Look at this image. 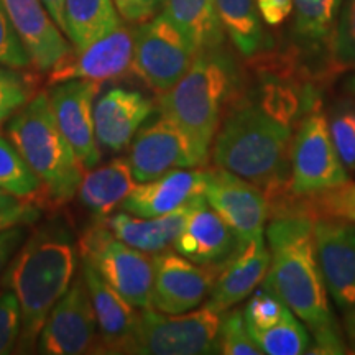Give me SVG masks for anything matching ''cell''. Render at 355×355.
<instances>
[{
  "mask_svg": "<svg viewBox=\"0 0 355 355\" xmlns=\"http://www.w3.org/2000/svg\"><path fill=\"white\" fill-rule=\"evenodd\" d=\"M303 94L290 81L265 76L239 97L212 141L216 166L260 188H279L286 176Z\"/></svg>",
  "mask_w": 355,
  "mask_h": 355,
  "instance_id": "1",
  "label": "cell"
},
{
  "mask_svg": "<svg viewBox=\"0 0 355 355\" xmlns=\"http://www.w3.org/2000/svg\"><path fill=\"white\" fill-rule=\"evenodd\" d=\"M272 260L265 286L282 298L313 332L311 354H345L343 336L327 304V288L319 266L313 220L306 216H282L266 229Z\"/></svg>",
  "mask_w": 355,
  "mask_h": 355,
  "instance_id": "2",
  "label": "cell"
},
{
  "mask_svg": "<svg viewBox=\"0 0 355 355\" xmlns=\"http://www.w3.org/2000/svg\"><path fill=\"white\" fill-rule=\"evenodd\" d=\"M74 272L76 250L63 230H38L13 255L3 272L2 285L15 293L20 303L19 352L37 349L44 321L68 291Z\"/></svg>",
  "mask_w": 355,
  "mask_h": 355,
  "instance_id": "3",
  "label": "cell"
},
{
  "mask_svg": "<svg viewBox=\"0 0 355 355\" xmlns=\"http://www.w3.org/2000/svg\"><path fill=\"white\" fill-rule=\"evenodd\" d=\"M237 86V66L222 46L199 51L184 76L159 97V110L183 128L198 152L209 159L224 107Z\"/></svg>",
  "mask_w": 355,
  "mask_h": 355,
  "instance_id": "4",
  "label": "cell"
},
{
  "mask_svg": "<svg viewBox=\"0 0 355 355\" xmlns=\"http://www.w3.org/2000/svg\"><path fill=\"white\" fill-rule=\"evenodd\" d=\"M7 135L53 199L68 202L76 196L86 168L58 127L46 92L10 117Z\"/></svg>",
  "mask_w": 355,
  "mask_h": 355,
  "instance_id": "5",
  "label": "cell"
},
{
  "mask_svg": "<svg viewBox=\"0 0 355 355\" xmlns=\"http://www.w3.org/2000/svg\"><path fill=\"white\" fill-rule=\"evenodd\" d=\"M220 311L207 303L183 314L139 313L135 332L123 354L204 355L219 352Z\"/></svg>",
  "mask_w": 355,
  "mask_h": 355,
  "instance_id": "6",
  "label": "cell"
},
{
  "mask_svg": "<svg viewBox=\"0 0 355 355\" xmlns=\"http://www.w3.org/2000/svg\"><path fill=\"white\" fill-rule=\"evenodd\" d=\"M79 254L133 308H152L155 265L146 252L127 245L105 224H96L79 239Z\"/></svg>",
  "mask_w": 355,
  "mask_h": 355,
  "instance_id": "7",
  "label": "cell"
},
{
  "mask_svg": "<svg viewBox=\"0 0 355 355\" xmlns=\"http://www.w3.org/2000/svg\"><path fill=\"white\" fill-rule=\"evenodd\" d=\"M290 165V191L295 196H316L349 181L347 170L332 144L327 117L319 105H314L298 123Z\"/></svg>",
  "mask_w": 355,
  "mask_h": 355,
  "instance_id": "8",
  "label": "cell"
},
{
  "mask_svg": "<svg viewBox=\"0 0 355 355\" xmlns=\"http://www.w3.org/2000/svg\"><path fill=\"white\" fill-rule=\"evenodd\" d=\"M196 55L189 40L163 13L141 21L133 32V73L162 94L184 76Z\"/></svg>",
  "mask_w": 355,
  "mask_h": 355,
  "instance_id": "9",
  "label": "cell"
},
{
  "mask_svg": "<svg viewBox=\"0 0 355 355\" xmlns=\"http://www.w3.org/2000/svg\"><path fill=\"white\" fill-rule=\"evenodd\" d=\"M128 163L137 183H146L180 168L204 166L207 159L183 128L162 115L133 137Z\"/></svg>",
  "mask_w": 355,
  "mask_h": 355,
  "instance_id": "10",
  "label": "cell"
},
{
  "mask_svg": "<svg viewBox=\"0 0 355 355\" xmlns=\"http://www.w3.org/2000/svg\"><path fill=\"white\" fill-rule=\"evenodd\" d=\"M97 319L84 277L74 278L48 314L37 349L44 355H79L96 347Z\"/></svg>",
  "mask_w": 355,
  "mask_h": 355,
  "instance_id": "11",
  "label": "cell"
},
{
  "mask_svg": "<svg viewBox=\"0 0 355 355\" xmlns=\"http://www.w3.org/2000/svg\"><path fill=\"white\" fill-rule=\"evenodd\" d=\"M204 196L207 204L232 229L239 242L263 235L268 201L260 186L235 173L216 168L207 170Z\"/></svg>",
  "mask_w": 355,
  "mask_h": 355,
  "instance_id": "12",
  "label": "cell"
},
{
  "mask_svg": "<svg viewBox=\"0 0 355 355\" xmlns=\"http://www.w3.org/2000/svg\"><path fill=\"white\" fill-rule=\"evenodd\" d=\"M101 83L73 79L53 84L48 94L55 121L81 159L84 168H94L101 162V146L96 139L94 104Z\"/></svg>",
  "mask_w": 355,
  "mask_h": 355,
  "instance_id": "13",
  "label": "cell"
},
{
  "mask_svg": "<svg viewBox=\"0 0 355 355\" xmlns=\"http://www.w3.org/2000/svg\"><path fill=\"white\" fill-rule=\"evenodd\" d=\"M153 265L152 308L165 314H183L196 309L219 277V265L207 268L165 250L153 257Z\"/></svg>",
  "mask_w": 355,
  "mask_h": 355,
  "instance_id": "14",
  "label": "cell"
},
{
  "mask_svg": "<svg viewBox=\"0 0 355 355\" xmlns=\"http://www.w3.org/2000/svg\"><path fill=\"white\" fill-rule=\"evenodd\" d=\"M132 56L133 32L122 24L83 50H69L50 69L48 83L53 86L73 79L96 83L117 79L132 68Z\"/></svg>",
  "mask_w": 355,
  "mask_h": 355,
  "instance_id": "15",
  "label": "cell"
},
{
  "mask_svg": "<svg viewBox=\"0 0 355 355\" xmlns=\"http://www.w3.org/2000/svg\"><path fill=\"white\" fill-rule=\"evenodd\" d=\"M319 266L334 303L347 311L355 304V222H313Z\"/></svg>",
  "mask_w": 355,
  "mask_h": 355,
  "instance_id": "16",
  "label": "cell"
},
{
  "mask_svg": "<svg viewBox=\"0 0 355 355\" xmlns=\"http://www.w3.org/2000/svg\"><path fill=\"white\" fill-rule=\"evenodd\" d=\"M152 110V101L139 91L125 87L105 91L94 104L97 144L109 152H122L130 145Z\"/></svg>",
  "mask_w": 355,
  "mask_h": 355,
  "instance_id": "17",
  "label": "cell"
},
{
  "mask_svg": "<svg viewBox=\"0 0 355 355\" xmlns=\"http://www.w3.org/2000/svg\"><path fill=\"white\" fill-rule=\"evenodd\" d=\"M270 248L263 235H257L247 242H239L211 290L209 304L225 313L242 300H245L260 283H263L270 268Z\"/></svg>",
  "mask_w": 355,
  "mask_h": 355,
  "instance_id": "18",
  "label": "cell"
},
{
  "mask_svg": "<svg viewBox=\"0 0 355 355\" xmlns=\"http://www.w3.org/2000/svg\"><path fill=\"white\" fill-rule=\"evenodd\" d=\"M8 19L28 51L32 64L38 71H50L68 53L60 26L48 13L42 0H0Z\"/></svg>",
  "mask_w": 355,
  "mask_h": 355,
  "instance_id": "19",
  "label": "cell"
},
{
  "mask_svg": "<svg viewBox=\"0 0 355 355\" xmlns=\"http://www.w3.org/2000/svg\"><path fill=\"white\" fill-rule=\"evenodd\" d=\"M207 170L180 168L157 180L137 183L125 201L123 211L139 217H157L180 209L204 194Z\"/></svg>",
  "mask_w": 355,
  "mask_h": 355,
  "instance_id": "20",
  "label": "cell"
},
{
  "mask_svg": "<svg viewBox=\"0 0 355 355\" xmlns=\"http://www.w3.org/2000/svg\"><path fill=\"white\" fill-rule=\"evenodd\" d=\"M237 245L239 241L232 229L207 204L206 196L191 212L175 241L178 254L204 266L225 261Z\"/></svg>",
  "mask_w": 355,
  "mask_h": 355,
  "instance_id": "21",
  "label": "cell"
},
{
  "mask_svg": "<svg viewBox=\"0 0 355 355\" xmlns=\"http://www.w3.org/2000/svg\"><path fill=\"white\" fill-rule=\"evenodd\" d=\"M81 263L83 277L91 295L99 329L101 340L97 347L102 349V352L123 354L135 332L139 313L123 296L102 279L92 265L84 260H81Z\"/></svg>",
  "mask_w": 355,
  "mask_h": 355,
  "instance_id": "22",
  "label": "cell"
},
{
  "mask_svg": "<svg viewBox=\"0 0 355 355\" xmlns=\"http://www.w3.org/2000/svg\"><path fill=\"white\" fill-rule=\"evenodd\" d=\"M202 198L204 194L184 204L180 209L163 216L139 217L128 214V212H121V214L109 217L104 224L115 237L121 239L127 245L139 248L146 254H159V252L166 250L171 243H175L178 234L181 232L189 214Z\"/></svg>",
  "mask_w": 355,
  "mask_h": 355,
  "instance_id": "23",
  "label": "cell"
},
{
  "mask_svg": "<svg viewBox=\"0 0 355 355\" xmlns=\"http://www.w3.org/2000/svg\"><path fill=\"white\" fill-rule=\"evenodd\" d=\"M137 181L128 158H115L107 165L84 173L78 189L79 201L97 219H107L125 201Z\"/></svg>",
  "mask_w": 355,
  "mask_h": 355,
  "instance_id": "24",
  "label": "cell"
},
{
  "mask_svg": "<svg viewBox=\"0 0 355 355\" xmlns=\"http://www.w3.org/2000/svg\"><path fill=\"white\" fill-rule=\"evenodd\" d=\"M162 6L163 15L189 40L196 53L222 46L225 32L214 0H162Z\"/></svg>",
  "mask_w": 355,
  "mask_h": 355,
  "instance_id": "25",
  "label": "cell"
},
{
  "mask_svg": "<svg viewBox=\"0 0 355 355\" xmlns=\"http://www.w3.org/2000/svg\"><path fill=\"white\" fill-rule=\"evenodd\" d=\"M122 25L114 0H64V33L83 50Z\"/></svg>",
  "mask_w": 355,
  "mask_h": 355,
  "instance_id": "26",
  "label": "cell"
},
{
  "mask_svg": "<svg viewBox=\"0 0 355 355\" xmlns=\"http://www.w3.org/2000/svg\"><path fill=\"white\" fill-rule=\"evenodd\" d=\"M224 32L239 51L250 58L266 46L255 0H214Z\"/></svg>",
  "mask_w": 355,
  "mask_h": 355,
  "instance_id": "27",
  "label": "cell"
},
{
  "mask_svg": "<svg viewBox=\"0 0 355 355\" xmlns=\"http://www.w3.org/2000/svg\"><path fill=\"white\" fill-rule=\"evenodd\" d=\"M252 339L261 354L268 355H300L309 349V336L304 326L296 319L291 309L273 326L265 329H248Z\"/></svg>",
  "mask_w": 355,
  "mask_h": 355,
  "instance_id": "28",
  "label": "cell"
},
{
  "mask_svg": "<svg viewBox=\"0 0 355 355\" xmlns=\"http://www.w3.org/2000/svg\"><path fill=\"white\" fill-rule=\"evenodd\" d=\"M340 6L343 0H293L298 37L311 44L331 38Z\"/></svg>",
  "mask_w": 355,
  "mask_h": 355,
  "instance_id": "29",
  "label": "cell"
},
{
  "mask_svg": "<svg viewBox=\"0 0 355 355\" xmlns=\"http://www.w3.org/2000/svg\"><path fill=\"white\" fill-rule=\"evenodd\" d=\"M42 188V181L26 165L10 139L0 135V189L12 194L19 201L35 196Z\"/></svg>",
  "mask_w": 355,
  "mask_h": 355,
  "instance_id": "30",
  "label": "cell"
},
{
  "mask_svg": "<svg viewBox=\"0 0 355 355\" xmlns=\"http://www.w3.org/2000/svg\"><path fill=\"white\" fill-rule=\"evenodd\" d=\"M327 125L344 168L355 173V105L352 102H339L332 109Z\"/></svg>",
  "mask_w": 355,
  "mask_h": 355,
  "instance_id": "31",
  "label": "cell"
},
{
  "mask_svg": "<svg viewBox=\"0 0 355 355\" xmlns=\"http://www.w3.org/2000/svg\"><path fill=\"white\" fill-rule=\"evenodd\" d=\"M331 53L339 68H355V0H343L331 35Z\"/></svg>",
  "mask_w": 355,
  "mask_h": 355,
  "instance_id": "32",
  "label": "cell"
},
{
  "mask_svg": "<svg viewBox=\"0 0 355 355\" xmlns=\"http://www.w3.org/2000/svg\"><path fill=\"white\" fill-rule=\"evenodd\" d=\"M219 352L225 355H260L261 350L252 339L241 311H225L220 318Z\"/></svg>",
  "mask_w": 355,
  "mask_h": 355,
  "instance_id": "33",
  "label": "cell"
},
{
  "mask_svg": "<svg viewBox=\"0 0 355 355\" xmlns=\"http://www.w3.org/2000/svg\"><path fill=\"white\" fill-rule=\"evenodd\" d=\"M32 96L30 83L13 68L0 64V123L13 117Z\"/></svg>",
  "mask_w": 355,
  "mask_h": 355,
  "instance_id": "34",
  "label": "cell"
},
{
  "mask_svg": "<svg viewBox=\"0 0 355 355\" xmlns=\"http://www.w3.org/2000/svg\"><path fill=\"white\" fill-rule=\"evenodd\" d=\"M288 309L290 308L283 303L282 298L265 286V290L255 291L248 301L245 313H243L247 329H265V327L273 326Z\"/></svg>",
  "mask_w": 355,
  "mask_h": 355,
  "instance_id": "35",
  "label": "cell"
},
{
  "mask_svg": "<svg viewBox=\"0 0 355 355\" xmlns=\"http://www.w3.org/2000/svg\"><path fill=\"white\" fill-rule=\"evenodd\" d=\"M21 332V311L19 298L8 288L0 291V355L17 349Z\"/></svg>",
  "mask_w": 355,
  "mask_h": 355,
  "instance_id": "36",
  "label": "cell"
},
{
  "mask_svg": "<svg viewBox=\"0 0 355 355\" xmlns=\"http://www.w3.org/2000/svg\"><path fill=\"white\" fill-rule=\"evenodd\" d=\"M0 64L21 69L32 64L28 51L0 2Z\"/></svg>",
  "mask_w": 355,
  "mask_h": 355,
  "instance_id": "37",
  "label": "cell"
},
{
  "mask_svg": "<svg viewBox=\"0 0 355 355\" xmlns=\"http://www.w3.org/2000/svg\"><path fill=\"white\" fill-rule=\"evenodd\" d=\"M314 207L329 219L350 220L355 216V183H344L322 191Z\"/></svg>",
  "mask_w": 355,
  "mask_h": 355,
  "instance_id": "38",
  "label": "cell"
},
{
  "mask_svg": "<svg viewBox=\"0 0 355 355\" xmlns=\"http://www.w3.org/2000/svg\"><path fill=\"white\" fill-rule=\"evenodd\" d=\"M25 239L26 224L12 225V227L0 230V275L6 272L13 255L24 245Z\"/></svg>",
  "mask_w": 355,
  "mask_h": 355,
  "instance_id": "39",
  "label": "cell"
},
{
  "mask_svg": "<svg viewBox=\"0 0 355 355\" xmlns=\"http://www.w3.org/2000/svg\"><path fill=\"white\" fill-rule=\"evenodd\" d=\"M114 3L122 19L141 24L155 17L157 8L162 6V0H114Z\"/></svg>",
  "mask_w": 355,
  "mask_h": 355,
  "instance_id": "40",
  "label": "cell"
},
{
  "mask_svg": "<svg viewBox=\"0 0 355 355\" xmlns=\"http://www.w3.org/2000/svg\"><path fill=\"white\" fill-rule=\"evenodd\" d=\"M260 17L266 24L282 25L293 12V0H255Z\"/></svg>",
  "mask_w": 355,
  "mask_h": 355,
  "instance_id": "41",
  "label": "cell"
},
{
  "mask_svg": "<svg viewBox=\"0 0 355 355\" xmlns=\"http://www.w3.org/2000/svg\"><path fill=\"white\" fill-rule=\"evenodd\" d=\"M40 212L38 209H35L33 206L25 202H19L15 206L8 207V209L0 211V230L12 227V225H19V224H32L38 219Z\"/></svg>",
  "mask_w": 355,
  "mask_h": 355,
  "instance_id": "42",
  "label": "cell"
},
{
  "mask_svg": "<svg viewBox=\"0 0 355 355\" xmlns=\"http://www.w3.org/2000/svg\"><path fill=\"white\" fill-rule=\"evenodd\" d=\"M53 21L64 32V0H42Z\"/></svg>",
  "mask_w": 355,
  "mask_h": 355,
  "instance_id": "43",
  "label": "cell"
},
{
  "mask_svg": "<svg viewBox=\"0 0 355 355\" xmlns=\"http://www.w3.org/2000/svg\"><path fill=\"white\" fill-rule=\"evenodd\" d=\"M344 329H345V334H347L350 349H352V352L355 354V304L350 309L345 311Z\"/></svg>",
  "mask_w": 355,
  "mask_h": 355,
  "instance_id": "44",
  "label": "cell"
},
{
  "mask_svg": "<svg viewBox=\"0 0 355 355\" xmlns=\"http://www.w3.org/2000/svg\"><path fill=\"white\" fill-rule=\"evenodd\" d=\"M19 202H21V201H19L17 198H13L12 194L6 193V191L0 189V211L8 209V207L15 206V204H19Z\"/></svg>",
  "mask_w": 355,
  "mask_h": 355,
  "instance_id": "45",
  "label": "cell"
},
{
  "mask_svg": "<svg viewBox=\"0 0 355 355\" xmlns=\"http://www.w3.org/2000/svg\"><path fill=\"white\" fill-rule=\"evenodd\" d=\"M349 91L352 92V96L355 97V76L349 81Z\"/></svg>",
  "mask_w": 355,
  "mask_h": 355,
  "instance_id": "46",
  "label": "cell"
},
{
  "mask_svg": "<svg viewBox=\"0 0 355 355\" xmlns=\"http://www.w3.org/2000/svg\"><path fill=\"white\" fill-rule=\"evenodd\" d=\"M350 222H355V216L352 217V219H350Z\"/></svg>",
  "mask_w": 355,
  "mask_h": 355,
  "instance_id": "47",
  "label": "cell"
}]
</instances>
